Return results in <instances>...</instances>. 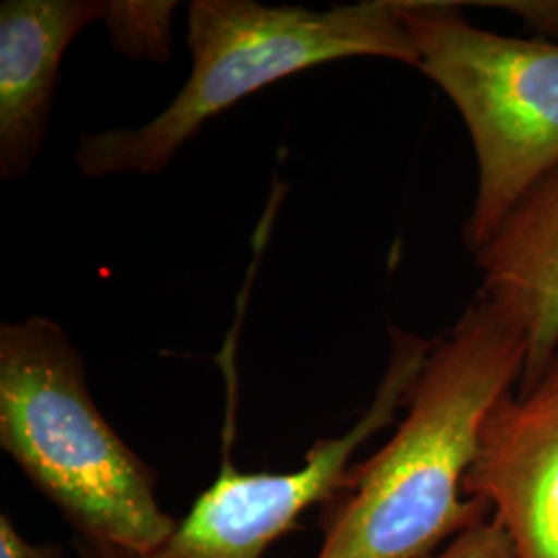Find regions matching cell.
<instances>
[{
    "label": "cell",
    "instance_id": "obj_6",
    "mask_svg": "<svg viewBox=\"0 0 558 558\" xmlns=\"http://www.w3.org/2000/svg\"><path fill=\"white\" fill-rule=\"evenodd\" d=\"M463 493L493 509L518 558H558V354L530 389L493 405Z\"/></svg>",
    "mask_w": 558,
    "mask_h": 558
},
{
    "label": "cell",
    "instance_id": "obj_4",
    "mask_svg": "<svg viewBox=\"0 0 558 558\" xmlns=\"http://www.w3.org/2000/svg\"><path fill=\"white\" fill-rule=\"evenodd\" d=\"M418 69L453 101L478 163L463 239L472 253L558 168V41L482 29L458 2L401 0Z\"/></svg>",
    "mask_w": 558,
    "mask_h": 558
},
{
    "label": "cell",
    "instance_id": "obj_3",
    "mask_svg": "<svg viewBox=\"0 0 558 558\" xmlns=\"http://www.w3.org/2000/svg\"><path fill=\"white\" fill-rule=\"evenodd\" d=\"M0 447L75 538L149 550L179 523L161 509L158 474L101 416L54 320L0 327Z\"/></svg>",
    "mask_w": 558,
    "mask_h": 558
},
{
    "label": "cell",
    "instance_id": "obj_10",
    "mask_svg": "<svg viewBox=\"0 0 558 558\" xmlns=\"http://www.w3.org/2000/svg\"><path fill=\"white\" fill-rule=\"evenodd\" d=\"M420 558H518V553L500 519L490 515L449 539L439 550Z\"/></svg>",
    "mask_w": 558,
    "mask_h": 558
},
{
    "label": "cell",
    "instance_id": "obj_5",
    "mask_svg": "<svg viewBox=\"0 0 558 558\" xmlns=\"http://www.w3.org/2000/svg\"><path fill=\"white\" fill-rule=\"evenodd\" d=\"M391 356L373 403L354 426L333 439H320L294 472H239L230 458L209 488L193 502L174 532L149 550L73 538L80 558H263L267 548L294 527L313 505H327L348 476L360 447L389 426L408 403L433 345L391 327Z\"/></svg>",
    "mask_w": 558,
    "mask_h": 558
},
{
    "label": "cell",
    "instance_id": "obj_7",
    "mask_svg": "<svg viewBox=\"0 0 558 558\" xmlns=\"http://www.w3.org/2000/svg\"><path fill=\"white\" fill-rule=\"evenodd\" d=\"M98 0H4L0 7V174L25 177L46 140L60 64Z\"/></svg>",
    "mask_w": 558,
    "mask_h": 558
},
{
    "label": "cell",
    "instance_id": "obj_1",
    "mask_svg": "<svg viewBox=\"0 0 558 558\" xmlns=\"http://www.w3.org/2000/svg\"><path fill=\"white\" fill-rule=\"evenodd\" d=\"M525 359L518 320L480 294L430 350L393 437L323 505L317 558L426 557L488 518L484 500L463 499V480L484 418Z\"/></svg>",
    "mask_w": 558,
    "mask_h": 558
},
{
    "label": "cell",
    "instance_id": "obj_11",
    "mask_svg": "<svg viewBox=\"0 0 558 558\" xmlns=\"http://www.w3.org/2000/svg\"><path fill=\"white\" fill-rule=\"evenodd\" d=\"M0 558H64L59 544H34L23 538L11 515H0Z\"/></svg>",
    "mask_w": 558,
    "mask_h": 558
},
{
    "label": "cell",
    "instance_id": "obj_9",
    "mask_svg": "<svg viewBox=\"0 0 558 558\" xmlns=\"http://www.w3.org/2000/svg\"><path fill=\"white\" fill-rule=\"evenodd\" d=\"M172 2H108L104 21L126 54L160 59L168 52Z\"/></svg>",
    "mask_w": 558,
    "mask_h": 558
},
{
    "label": "cell",
    "instance_id": "obj_12",
    "mask_svg": "<svg viewBox=\"0 0 558 558\" xmlns=\"http://www.w3.org/2000/svg\"><path fill=\"white\" fill-rule=\"evenodd\" d=\"M484 7H493V9H502L507 13L518 15L519 20L530 23L532 27H536L538 32L557 36L558 38V2L550 0V2H523V0H515V2H482Z\"/></svg>",
    "mask_w": 558,
    "mask_h": 558
},
{
    "label": "cell",
    "instance_id": "obj_2",
    "mask_svg": "<svg viewBox=\"0 0 558 558\" xmlns=\"http://www.w3.org/2000/svg\"><path fill=\"white\" fill-rule=\"evenodd\" d=\"M191 73L156 119L85 135L75 163L87 179L160 174L201 126L281 80L345 59L396 60L418 69L401 0L331 9L195 0L189 7Z\"/></svg>",
    "mask_w": 558,
    "mask_h": 558
},
{
    "label": "cell",
    "instance_id": "obj_8",
    "mask_svg": "<svg viewBox=\"0 0 558 558\" xmlns=\"http://www.w3.org/2000/svg\"><path fill=\"white\" fill-rule=\"evenodd\" d=\"M482 296L518 320L527 341L519 391L558 354V168L538 180L474 253Z\"/></svg>",
    "mask_w": 558,
    "mask_h": 558
}]
</instances>
